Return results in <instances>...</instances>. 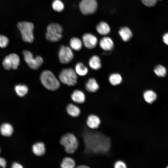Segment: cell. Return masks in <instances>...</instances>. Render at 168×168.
I'll use <instances>...</instances> for the list:
<instances>
[{
    "mask_svg": "<svg viewBox=\"0 0 168 168\" xmlns=\"http://www.w3.org/2000/svg\"><path fill=\"white\" fill-rule=\"evenodd\" d=\"M84 138L86 148L94 153H105L110 148V139L100 133H88Z\"/></svg>",
    "mask_w": 168,
    "mask_h": 168,
    "instance_id": "6da1fadb",
    "label": "cell"
},
{
    "mask_svg": "<svg viewBox=\"0 0 168 168\" xmlns=\"http://www.w3.org/2000/svg\"><path fill=\"white\" fill-rule=\"evenodd\" d=\"M40 80L43 86L47 90L55 91L59 89L60 83L54 74L49 70H45L41 73Z\"/></svg>",
    "mask_w": 168,
    "mask_h": 168,
    "instance_id": "7a4b0ae2",
    "label": "cell"
},
{
    "mask_svg": "<svg viewBox=\"0 0 168 168\" xmlns=\"http://www.w3.org/2000/svg\"><path fill=\"white\" fill-rule=\"evenodd\" d=\"M60 143L63 147L65 152L70 154L74 153L79 146L76 137L71 133H68L63 136L60 140Z\"/></svg>",
    "mask_w": 168,
    "mask_h": 168,
    "instance_id": "3957f363",
    "label": "cell"
},
{
    "mask_svg": "<svg viewBox=\"0 0 168 168\" xmlns=\"http://www.w3.org/2000/svg\"><path fill=\"white\" fill-rule=\"evenodd\" d=\"M60 81L69 86H73L77 82V74L75 70L72 68L62 69L59 75Z\"/></svg>",
    "mask_w": 168,
    "mask_h": 168,
    "instance_id": "277c9868",
    "label": "cell"
},
{
    "mask_svg": "<svg viewBox=\"0 0 168 168\" xmlns=\"http://www.w3.org/2000/svg\"><path fill=\"white\" fill-rule=\"evenodd\" d=\"M17 26L21 33L23 40L31 43L33 41L34 36L33 30L34 26L33 23L26 21H21L17 24Z\"/></svg>",
    "mask_w": 168,
    "mask_h": 168,
    "instance_id": "5b68a950",
    "label": "cell"
},
{
    "mask_svg": "<svg viewBox=\"0 0 168 168\" xmlns=\"http://www.w3.org/2000/svg\"><path fill=\"white\" fill-rule=\"evenodd\" d=\"M47 29L45 37L48 40L56 42L62 38L63 28L60 25L55 23L50 24L47 26Z\"/></svg>",
    "mask_w": 168,
    "mask_h": 168,
    "instance_id": "8992f818",
    "label": "cell"
},
{
    "mask_svg": "<svg viewBox=\"0 0 168 168\" xmlns=\"http://www.w3.org/2000/svg\"><path fill=\"white\" fill-rule=\"evenodd\" d=\"M23 54L25 62L32 69L35 70L38 69L43 64V58L40 56L34 57L31 52L28 50H24Z\"/></svg>",
    "mask_w": 168,
    "mask_h": 168,
    "instance_id": "52a82bcc",
    "label": "cell"
},
{
    "mask_svg": "<svg viewBox=\"0 0 168 168\" xmlns=\"http://www.w3.org/2000/svg\"><path fill=\"white\" fill-rule=\"evenodd\" d=\"M20 58L16 54L12 53L6 56L3 59L2 64L6 69H16L20 63Z\"/></svg>",
    "mask_w": 168,
    "mask_h": 168,
    "instance_id": "ba28073f",
    "label": "cell"
},
{
    "mask_svg": "<svg viewBox=\"0 0 168 168\" xmlns=\"http://www.w3.org/2000/svg\"><path fill=\"white\" fill-rule=\"evenodd\" d=\"M58 57L61 63L67 64L73 59L74 54L71 48L67 46L62 45L59 50Z\"/></svg>",
    "mask_w": 168,
    "mask_h": 168,
    "instance_id": "9c48e42d",
    "label": "cell"
},
{
    "mask_svg": "<svg viewBox=\"0 0 168 168\" xmlns=\"http://www.w3.org/2000/svg\"><path fill=\"white\" fill-rule=\"evenodd\" d=\"M79 7L83 14H91L96 11L97 2L96 0H82L80 3Z\"/></svg>",
    "mask_w": 168,
    "mask_h": 168,
    "instance_id": "30bf717a",
    "label": "cell"
},
{
    "mask_svg": "<svg viewBox=\"0 0 168 168\" xmlns=\"http://www.w3.org/2000/svg\"><path fill=\"white\" fill-rule=\"evenodd\" d=\"M82 41L85 47L88 49L94 48L97 43L96 37L90 33L84 34L82 36Z\"/></svg>",
    "mask_w": 168,
    "mask_h": 168,
    "instance_id": "8fae6325",
    "label": "cell"
},
{
    "mask_svg": "<svg viewBox=\"0 0 168 168\" xmlns=\"http://www.w3.org/2000/svg\"><path fill=\"white\" fill-rule=\"evenodd\" d=\"M45 145L43 142H37L32 146V151L36 156H41L43 155L45 153Z\"/></svg>",
    "mask_w": 168,
    "mask_h": 168,
    "instance_id": "7c38bea8",
    "label": "cell"
},
{
    "mask_svg": "<svg viewBox=\"0 0 168 168\" xmlns=\"http://www.w3.org/2000/svg\"><path fill=\"white\" fill-rule=\"evenodd\" d=\"M87 126L91 129H96L98 128L100 124V120L99 117L94 114L89 115L86 122Z\"/></svg>",
    "mask_w": 168,
    "mask_h": 168,
    "instance_id": "4fadbf2b",
    "label": "cell"
},
{
    "mask_svg": "<svg viewBox=\"0 0 168 168\" xmlns=\"http://www.w3.org/2000/svg\"><path fill=\"white\" fill-rule=\"evenodd\" d=\"M71 97L73 101L78 104L83 103L86 100L85 96L84 93L79 90L74 91L72 93Z\"/></svg>",
    "mask_w": 168,
    "mask_h": 168,
    "instance_id": "5bb4252c",
    "label": "cell"
},
{
    "mask_svg": "<svg viewBox=\"0 0 168 168\" xmlns=\"http://www.w3.org/2000/svg\"><path fill=\"white\" fill-rule=\"evenodd\" d=\"M100 47L104 50H110L113 47L114 43L110 38L106 37H104L100 40Z\"/></svg>",
    "mask_w": 168,
    "mask_h": 168,
    "instance_id": "9a60e30c",
    "label": "cell"
},
{
    "mask_svg": "<svg viewBox=\"0 0 168 168\" xmlns=\"http://www.w3.org/2000/svg\"><path fill=\"white\" fill-rule=\"evenodd\" d=\"M86 90L90 92H94L99 88V85L96 80L94 78H90L86 82Z\"/></svg>",
    "mask_w": 168,
    "mask_h": 168,
    "instance_id": "2e32d148",
    "label": "cell"
},
{
    "mask_svg": "<svg viewBox=\"0 0 168 168\" xmlns=\"http://www.w3.org/2000/svg\"><path fill=\"white\" fill-rule=\"evenodd\" d=\"M66 110L67 113L73 117H77L79 116L81 113L79 108L76 105L69 104L67 106Z\"/></svg>",
    "mask_w": 168,
    "mask_h": 168,
    "instance_id": "e0dca14e",
    "label": "cell"
},
{
    "mask_svg": "<svg viewBox=\"0 0 168 168\" xmlns=\"http://www.w3.org/2000/svg\"><path fill=\"white\" fill-rule=\"evenodd\" d=\"M89 65L90 67L94 70H98L101 67V60L100 58L97 55L93 56L90 59Z\"/></svg>",
    "mask_w": 168,
    "mask_h": 168,
    "instance_id": "ac0fdd59",
    "label": "cell"
},
{
    "mask_svg": "<svg viewBox=\"0 0 168 168\" xmlns=\"http://www.w3.org/2000/svg\"><path fill=\"white\" fill-rule=\"evenodd\" d=\"M96 30L100 35H105L110 31V28L108 24L105 22H100L96 26Z\"/></svg>",
    "mask_w": 168,
    "mask_h": 168,
    "instance_id": "d6986e66",
    "label": "cell"
},
{
    "mask_svg": "<svg viewBox=\"0 0 168 168\" xmlns=\"http://www.w3.org/2000/svg\"><path fill=\"white\" fill-rule=\"evenodd\" d=\"M14 90L18 96L20 97L24 96L28 92V87L24 84L16 85L15 86Z\"/></svg>",
    "mask_w": 168,
    "mask_h": 168,
    "instance_id": "ffe728a7",
    "label": "cell"
},
{
    "mask_svg": "<svg viewBox=\"0 0 168 168\" xmlns=\"http://www.w3.org/2000/svg\"><path fill=\"white\" fill-rule=\"evenodd\" d=\"M119 33L122 40L125 42L129 40L132 36L131 31L127 27L121 28L119 30Z\"/></svg>",
    "mask_w": 168,
    "mask_h": 168,
    "instance_id": "44dd1931",
    "label": "cell"
},
{
    "mask_svg": "<svg viewBox=\"0 0 168 168\" xmlns=\"http://www.w3.org/2000/svg\"><path fill=\"white\" fill-rule=\"evenodd\" d=\"M60 166L62 168H73L76 166V163L72 158L66 157L63 159Z\"/></svg>",
    "mask_w": 168,
    "mask_h": 168,
    "instance_id": "7402d4cb",
    "label": "cell"
},
{
    "mask_svg": "<svg viewBox=\"0 0 168 168\" xmlns=\"http://www.w3.org/2000/svg\"><path fill=\"white\" fill-rule=\"evenodd\" d=\"M75 71L77 75L82 76L86 75L88 72L87 68L81 62H79L76 64Z\"/></svg>",
    "mask_w": 168,
    "mask_h": 168,
    "instance_id": "603a6c76",
    "label": "cell"
},
{
    "mask_svg": "<svg viewBox=\"0 0 168 168\" xmlns=\"http://www.w3.org/2000/svg\"><path fill=\"white\" fill-rule=\"evenodd\" d=\"M0 130L2 134L5 136H11L13 132L12 127L8 123L2 124L0 127Z\"/></svg>",
    "mask_w": 168,
    "mask_h": 168,
    "instance_id": "cb8c5ba5",
    "label": "cell"
},
{
    "mask_svg": "<svg viewBox=\"0 0 168 168\" xmlns=\"http://www.w3.org/2000/svg\"><path fill=\"white\" fill-rule=\"evenodd\" d=\"M70 45L72 49L76 51H79L82 49V44L79 38L73 37L70 40Z\"/></svg>",
    "mask_w": 168,
    "mask_h": 168,
    "instance_id": "d4e9b609",
    "label": "cell"
},
{
    "mask_svg": "<svg viewBox=\"0 0 168 168\" xmlns=\"http://www.w3.org/2000/svg\"><path fill=\"white\" fill-rule=\"evenodd\" d=\"M143 97L145 100L147 102L151 104L156 100V95L153 91L147 90L144 92Z\"/></svg>",
    "mask_w": 168,
    "mask_h": 168,
    "instance_id": "484cf974",
    "label": "cell"
},
{
    "mask_svg": "<svg viewBox=\"0 0 168 168\" xmlns=\"http://www.w3.org/2000/svg\"><path fill=\"white\" fill-rule=\"evenodd\" d=\"M109 80L111 84L113 86H116L121 83L122 81V78L119 74L114 73L110 75Z\"/></svg>",
    "mask_w": 168,
    "mask_h": 168,
    "instance_id": "4316f807",
    "label": "cell"
},
{
    "mask_svg": "<svg viewBox=\"0 0 168 168\" xmlns=\"http://www.w3.org/2000/svg\"><path fill=\"white\" fill-rule=\"evenodd\" d=\"M155 73L159 77H164L166 73V69L161 65L157 66L154 69Z\"/></svg>",
    "mask_w": 168,
    "mask_h": 168,
    "instance_id": "83f0119b",
    "label": "cell"
},
{
    "mask_svg": "<svg viewBox=\"0 0 168 168\" xmlns=\"http://www.w3.org/2000/svg\"><path fill=\"white\" fill-rule=\"evenodd\" d=\"M52 6L53 9L58 12L63 11L64 7L63 3L60 0H54L52 3Z\"/></svg>",
    "mask_w": 168,
    "mask_h": 168,
    "instance_id": "f1b7e54d",
    "label": "cell"
},
{
    "mask_svg": "<svg viewBox=\"0 0 168 168\" xmlns=\"http://www.w3.org/2000/svg\"><path fill=\"white\" fill-rule=\"evenodd\" d=\"M9 42L8 39L7 37L0 35V48H4L7 47Z\"/></svg>",
    "mask_w": 168,
    "mask_h": 168,
    "instance_id": "f546056e",
    "label": "cell"
},
{
    "mask_svg": "<svg viewBox=\"0 0 168 168\" xmlns=\"http://www.w3.org/2000/svg\"><path fill=\"white\" fill-rule=\"evenodd\" d=\"M158 0H141L145 6L150 7L154 6Z\"/></svg>",
    "mask_w": 168,
    "mask_h": 168,
    "instance_id": "4dcf8cb0",
    "label": "cell"
},
{
    "mask_svg": "<svg viewBox=\"0 0 168 168\" xmlns=\"http://www.w3.org/2000/svg\"><path fill=\"white\" fill-rule=\"evenodd\" d=\"M115 168H125L127 167L125 163L121 161H117L114 164Z\"/></svg>",
    "mask_w": 168,
    "mask_h": 168,
    "instance_id": "1f68e13d",
    "label": "cell"
},
{
    "mask_svg": "<svg viewBox=\"0 0 168 168\" xmlns=\"http://www.w3.org/2000/svg\"><path fill=\"white\" fill-rule=\"evenodd\" d=\"M163 40L164 43L168 45V32L164 35L163 36Z\"/></svg>",
    "mask_w": 168,
    "mask_h": 168,
    "instance_id": "d6a6232c",
    "label": "cell"
},
{
    "mask_svg": "<svg viewBox=\"0 0 168 168\" xmlns=\"http://www.w3.org/2000/svg\"><path fill=\"white\" fill-rule=\"evenodd\" d=\"M6 162L5 160L2 158L0 157V166L4 168L6 167Z\"/></svg>",
    "mask_w": 168,
    "mask_h": 168,
    "instance_id": "836d02e7",
    "label": "cell"
},
{
    "mask_svg": "<svg viewBox=\"0 0 168 168\" xmlns=\"http://www.w3.org/2000/svg\"><path fill=\"white\" fill-rule=\"evenodd\" d=\"M13 168H22V165L17 162H14L13 163L12 167Z\"/></svg>",
    "mask_w": 168,
    "mask_h": 168,
    "instance_id": "e575fe53",
    "label": "cell"
},
{
    "mask_svg": "<svg viewBox=\"0 0 168 168\" xmlns=\"http://www.w3.org/2000/svg\"><path fill=\"white\" fill-rule=\"evenodd\" d=\"M89 167V166L84 165H80L77 167V168H87Z\"/></svg>",
    "mask_w": 168,
    "mask_h": 168,
    "instance_id": "d590c367",
    "label": "cell"
},
{
    "mask_svg": "<svg viewBox=\"0 0 168 168\" xmlns=\"http://www.w3.org/2000/svg\"><path fill=\"white\" fill-rule=\"evenodd\" d=\"M167 168H168V166L167 167Z\"/></svg>",
    "mask_w": 168,
    "mask_h": 168,
    "instance_id": "8d00e7d4",
    "label": "cell"
},
{
    "mask_svg": "<svg viewBox=\"0 0 168 168\" xmlns=\"http://www.w3.org/2000/svg\"></svg>",
    "mask_w": 168,
    "mask_h": 168,
    "instance_id": "74e56055",
    "label": "cell"
}]
</instances>
